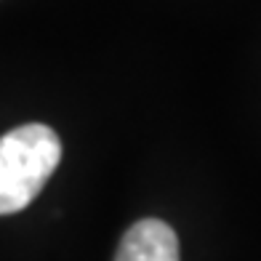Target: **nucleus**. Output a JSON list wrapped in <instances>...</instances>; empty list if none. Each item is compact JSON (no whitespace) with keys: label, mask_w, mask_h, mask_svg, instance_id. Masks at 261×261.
I'll return each instance as SVG.
<instances>
[{"label":"nucleus","mask_w":261,"mask_h":261,"mask_svg":"<svg viewBox=\"0 0 261 261\" xmlns=\"http://www.w3.org/2000/svg\"><path fill=\"white\" fill-rule=\"evenodd\" d=\"M62 160V141L43 123H27L0 139V216L24 211Z\"/></svg>","instance_id":"nucleus-1"},{"label":"nucleus","mask_w":261,"mask_h":261,"mask_svg":"<svg viewBox=\"0 0 261 261\" xmlns=\"http://www.w3.org/2000/svg\"><path fill=\"white\" fill-rule=\"evenodd\" d=\"M115 261H179V237L160 219L136 221L123 234Z\"/></svg>","instance_id":"nucleus-2"}]
</instances>
